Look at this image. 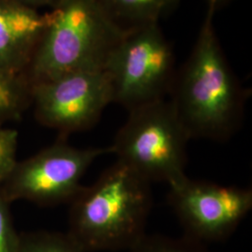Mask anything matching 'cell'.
Wrapping results in <instances>:
<instances>
[{
  "label": "cell",
  "instance_id": "obj_6",
  "mask_svg": "<svg viewBox=\"0 0 252 252\" xmlns=\"http://www.w3.org/2000/svg\"><path fill=\"white\" fill-rule=\"evenodd\" d=\"M106 153H111L110 146L81 149L60 139L26 160L17 161L0 191L9 203L26 200L49 207L71 202L82 188L85 172Z\"/></svg>",
  "mask_w": 252,
  "mask_h": 252
},
{
  "label": "cell",
  "instance_id": "obj_4",
  "mask_svg": "<svg viewBox=\"0 0 252 252\" xmlns=\"http://www.w3.org/2000/svg\"><path fill=\"white\" fill-rule=\"evenodd\" d=\"M189 140L170 101L162 99L129 110L110 149L149 182L170 185L186 176Z\"/></svg>",
  "mask_w": 252,
  "mask_h": 252
},
{
  "label": "cell",
  "instance_id": "obj_1",
  "mask_svg": "<svg viewBox=\"0 0 252 252\" xmlns=\"http://www.w3.org/2000/svg\"><path fill=\"white\" fill-rule=\"evenodd\" d=\"M213 16L207 10L191 53L176 72L168 100L189 139L225 141L241 127L247 94L220 44Z\"/></svg>",
  "mask_w": 252,
  "mask_h": 252
},
{
  "label": "cell",
  "instance_id": "obj_5",
  "mask_svg": "<svg viewBox=\"0 0 252 252\" xmlns=\"http://www.w3.org/2000/svg\"><path fill=\"white\" fill-rule=\"evenodd\" d=\"M175 54L159 24L126 30L104 70L112 103L128 111L166 99L177 69Z\"/></svg>",
  "mask_w": 252,
  "mask_h": 252
},
{
  "label": "cell",
  "instance_id": "obj_2",
  "mask_svg": "<svg viewBox=\"0 0 252 252\" xmlns=\"http://www.w3.org/2000/svg\"><path fill=\"white\" fill-rule=\"evenodd\" d=\"M70 203L67 235L83 252L130 250L146 234L152 183L117 161Z\"/></svg>",
  "mask_w": 252,
  "mask_h": 252
},
{
  "label": "cell",
  "instance_id": "obj_17",
  "mask_svg": "<svg viewBox=\"0 0 252 252\" xmlns=\"http://www.w3.org/2000/svg\"><path fill=\"white\" fill-rule=\"evenodd\" d=\"M230 1L231 0H207L208 10H211L215 13L218 9L225 6L226 4Z\"/></svg>",
  "mask_w": 252,
  "mask_h": 252
},
{
  "label": "cell",
  "instance_id": "obj_11",
  "mask_svg": "<svg viewBox=\"0 0 252 252\" xmlns=\"http://www.w3.org/2000/svg\"><path fill=\"white\" fill-rule=\"evenodd\" d=\"M31 107V86L22 76L0 69V126L19 121Z\"/></svg>",
  "mask_w": 252,
  "mask_h": 252
},
{
  "label": "cell",
  "instance_id": "obj_14",
  "mask_svg": "<svg viewBox=\"0 0 252 252\" xmlns=\"http://www.w3.org/2000/svg\"><path fill=\"white\" fill-rule=\"evenodd\" d=\"M18 132L0 126V186L17 162Z\"/></svg>",
  "mask_w": 252,
  "mask_h": 252
},
{
  "label": "cell",
  "instance_id": "obj_3",
  "mask_svg": "<svg viewBox=\"0 0 252 252\" xmlns=\"http://www.w3.org/2000/svg\"><path fill=\"white\" fill-rule=\"evenodd\" d=\"M23 77L30 86L83 70L104 69L126 31L96 0H59Z\"/></svg>",
  "mask_w": 252,
  "mask_h": 252
},
{
  "label": "cell",
  "instance_id": "obj_7",
  "mask_svg": "<svg viewBox=\"0 0 252 252\" xmlns=\"http://www.w3.org/2000/svg\"><path fill=\"white\" fill-rule=\"evenodd\" d=\"M169 186L168 203L185 230L201 243L224 239L252 209V189L187 176Z\"/></svg>",
  "mask_w": 252,
  "mask_h": 252
},
{
  "label": "cell",
  "instance_id": "obj_12",
  "mask_svg": "<svg viewBox=\"0 0 252 252\" xmlns=\"http://www.w3.org/2000/svg\"><path fill=\"white\" fill-rule=\"evenodd\" d=\"M130 252H209L204 243L185 235L172 238L163 235L145 234L130 250Z\"/></svg>",
  "mask_w": 252,
  "mask_h": 252
},
{
  "label": "cell",
  "instance_id": "obj_13",
  "mask_svg": "<svg viewBox=\"0 0 252 252\" xmlns=\"http://www.w3.org/2000/svg\"><path fill=\"white\" fill-rule=\"evenodd\" d=\"M17 252H84L67 234L38 232L21 236Z\"/></svg>",
  "mask_w": 252,
  "mask_h": 252
},
{
  "label": "cell",
  "instance_id": "obj_8",
  "mask_svg": "<svg viewBox=\"0 0 252 252\" xmlns=\"http://www.w3.org/2000/svg\"><path fill=\"white\" fill-rule=\"evenodd\" d=\"M111 103V86L104 69L69 73L31 86L36 121L63 135L93 127Z\"/></svg>",
  "mask_w": 252,
  "mask_h": 252
},
{
  "label": "cell",
  "instance_id": "obj_10",
  "mask_svg": "<svg viewBox=\"0 0 252 252\" xmlns=\"http://www.w3.org/2000/svg\"><path fill=\"white\" fill-rule=\"evenodd\" d=\"M100 7L123 30L159 24L180 0H96Z\"/></svg>",
  "mask_w": 252,
  "mask_h": 252
},
{
  "label": "cell",
  "instance_id": "obj_15",
  "mask_svg": "<svg viewBox=\"0 0 252 252\" xmlns=\"http://www.w3.org/2000/svg\"><path fill=\"white\" fill-rule=\"evenodd\" d=\"M9 204L0 191V252H17L21 235L13 226Z\"/></svg>",
  "mask_w": 252,
  "mask_h": 252
},
{
  "label": "cell",
  "instance_id": "obj_16",
  "mask_svg": "<svg viewBox=\"0 0 252 252\" xmlns=\"http://www.w3.org/2000/svg\"><path fill=\"white\" fill-rule=\"evenodd\" d=\"M15 1H18L20 3L28 7L39 9L43 7L54 8L59 0H15Z\"/></svg>",
  "mask_w": 252,
  "mask_h": 252
},
{
  "label": "cell",
  "instance_id": "obj_9",
  "mask_svg": "<svg viewBox=\"0 0 252 252\" xmlns=\"http://www.w3.org/2000/svg\"><path fill=\"white\" fill-rule=\"evenodd\" d=\"M50 21V11L0 0V69L23 77Z\"/></svg>",
  "mask_w": 252,
  "mask_h": 252
}]
</instances>
